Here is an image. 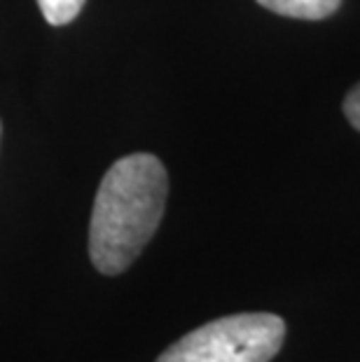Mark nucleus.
<instances>
[{
	"instance_id": "f257e3e1",
	"label": "nucleus",
	"mask_w": 360,
	"mask_h": 362,
	"mask_svg": "<svg viewBox=\"0 0 360 362\" xmlns=\"http://www.w3.org/2000/svg\"><path fill=\"white\" fill-rule=\"evenodd\" d=\"M168 175L155 155L122 157L103 175L89 222V257L105 276L134 264L162 222Z\"/></svg>"
},
{
	"instance_id": "f03ea898",
	"label": "nucleus",
	"mask_w": 360,
	"mask_h": 362,
	"mask_svg": "<svg viewBox=\"0 0 360 362\" xmlns=\"http://www.w3.org/2000/svg\"><path fill=\"white\" fill-rule=\"evenodd\" d=\"M286 322L274 313H236L178 339L157 362H269L283 346Z\"/></svg>"
},
{
	"instance_id": "7ed1b4c3",
	"label": "nucleus",
	"mask_w": 360,
	"mask_h": 362,
	"mask_svg": "<svg viewBox=\"0 0 360 362\" xmlns=\"http://www.w3.org/2000/svg\"><path fill=\"white\" fill-rule=\"evenodd\" d=\"M257 3L283 17L318 21L339 10L342 0H257Z\"/></svg>"
},
{
	"instance_id": "20e7f679",
	"label": "nucleus",
	"mask_w": 360,
	"mask_h": 362,
	"mask_svg": "<svg viewBox=\"0 0 360 362\" xmlns=\"http://www.w3.org/2000/svg\"><path fill=\"white\" fill-rule=\"evenodd\" d=\"M84 0H37L42 17L52 26H66L78 17Z\"/></svg>"
},
{
	"instance_id": "39448f33",
	"label": "nucleus",
	"mask_w": 360,
	"mask_h": 362,
	"mask_svg": "<svg viewBox=\"0 0 360 362\" xmlns=\"http://www.w3.org/2000/svg\"><path fill=\"white\" fill-rule=\"evenodd\" d=\"M344 112H347V119L360 131V84H356L354 89L349 91V96L344 98Z\"/></svg>"
},
{
	"instance_id": "423d86ee",
	"label": "nucleus",
	"mask_w": 360,
	"mask_h": 362,
	"mask_svg": "<svg viewBox=\"0 0 360 362\" xmlns=\"http://www.w3.org/2000/svg\"><path fill=\"white\" fill-rule=\"evenodd\" d=\"M0 131H3V127H0Z\"/></svg>"
}]
</instances>
